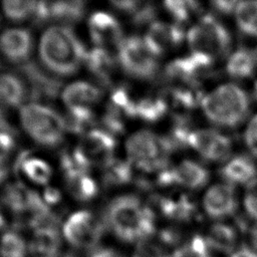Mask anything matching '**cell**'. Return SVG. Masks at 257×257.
Segmentation results:
<instances>
[{"instance_id": "603a6c76", "label": "cell", "mask_w": 257, "mask_h": 257, "mask_svg": "<svg viewBox=\"0 0 257 257\" xmlns=\"http://www.w3.org/2000/svg\"><path fill=\"white\" fill-rule=\"evenodd\" d=\"M28 98L25 80L14 73H0V103L8 107H18Z\"/></svg>"}, {"instance_id": "8d00e7d4", "label": "cell", "mask_w": 257, "mask_h": 257, "mask_svg": "<svg viewBox=\"0 0 257 257\" xmlns=\"http://www.w3.org/2000/svg\"><path fill=\"white\" fill-rule=\"evenodd\" d=\"M242 206L248 217L257 222V178L245 187Z\"/></svg>"}, {"instance_id": "4dcf8cb0", "label": "cell", "mask_w": 257, "mask_h": 257, "mask_svg": "<svg viewBox=\"0 0 257 257\" xmlns=\"http://www.w3.org/2000/svg\"><path fill=\"white\" fill-rule=\"evenodd\" d=\"M83 16V5L77 0H52V21L68 26Z\"/></svg>"}, {"instance_id": "b9f144b4", "label": "cell", "mask_w": 257, "mask_h": 257, "mask_svg": "<svg viewBox=\"0 0 257 257\" xmlns=\"http://www.w3.org/2000/svg\"><path fill=\"white\" fill-rule=\"evenodd\" d=\"M43 201L44 203L49 207L51 205H56L61 200V194L60 192L53 188V187H47L43 194Z\"/></svg>"}, {"instance_id": "f546056e", "label": "cell", "mask_w": 257, "mask_h": 257, "mask_svg": "<svg viewBox=\"0 0 257 257\" xmlns=\"http://www.w3.org/2000/svg\"><path fill=\"white\" fill-rule=\"evenodd\" d=\"M102 169V182L106 187L122 186L134 180L135 169L128 160L113 159Z\"/></svg>"}, {"instance_id": "ee69618b", "label": "cell", "mask_w": 257, "mask_h": 257, "mask_svg": "<svg viewBox=\"0 0 257 257\" xmlns=\"http://www.w3.org/2000/svg\"><path fill=\"white\" fill-rule=\"evenodd\" d=\"M89 257H125L123 254L112 248H95Z\"/></svg>"}, {"instance_id": "8fae6325", "label": "cell", "mask_w": 257, "mask_h": 257, "mask_svg": "<svg viewBox=\"0 0 257 257\" xmlns=\"http://www.w3.org/2000/svg\"><path fill=\"white\" fill-rule=\"evenodd\" d=\"M115 146L114 137L101 128H90L83 135L76 149L89 169L91 167L104 168L114 159Z\"/></svg>"}, {"instance_id": "681fc988", "label": "cell", "mask_w": 257, "mask_h": 257, "mask_svg": "<svg viewBox=\"0 0 257 257\" xmlns=\"http://www.w3.org/2000/svg\"><path fill=\"white\" fill-rule=\"evenodd\" d=\"M5 225V219H4V217L1 215V213H0V228L1 227H3Z\"/></svg>"}, {"instance_id": "7dc6e473", "label": "cell", "mask_w": 257, "mask_h": 257, "mask_svg": "<svg viewBox=\"0 0 257 257\" xmlns=\"http://www.w3.org/2000/svg\"><path fill=\"white\" fill-rule=\"evenodd\" d=\"M9 123L6 121V117H5V113L3 112V110L0 108V130L7 126Z\"/></svg>"}, {"instance_id": "83f0119b", "label": "cell", "mask_w": 257, "mask_h": 257, "mask_svg": "<svg viewBox=\"0 0 257 257\" xmlns=\"http://www.w3.org/2000/svg\"><path fill=\"white\" fill-rule=\"evenodd\" d=\"M204 93L205 91H201L196 86V83H182V85L171 89V104L187 113L198 106L200 107Z\"/></svg>"}, {"instance_id": "2e32d148", "label": "cell", "mask_w": 257, "mask_h": 257, "mask_svg": "<svg viewBox=\"0 0 257 257\" xmlns=\"http://www.w3.org/2000/svg\"><path fill=\"white\" fill-rule=\"evenodd\" d=\"M2 201L7 209L16 216L29 214V217L44 204L43 199L38 193L20 182H14L5 187Z\"/></svg>"}, {"instance_id": "484cf974", "label": "cell", "mask_w": 257, "mask_h": 257, "mask_svg": "<svg viewBox=\"0 0 257 257\" xmlns=\"http://www.w3.org/2000/svg\"><path fill=\"white\" fill-rule=\"evenodd\" d=\"M233 17L237 29L242 34L257 38V0H240Z\"/></svg>"}, {"instance_id": "d590c367", "label": "cell", "mask_w": 257, "mask_h": 257, "mask_svg": "<svg viewBox=\"0 0 257 257\" xmlns=\"http://www.w3.org/2000/svg\"><path fill=\"white\" fill-rule=\"evenodd\" d=\"M242 137L248 152L251 156L257 158V113L250 115L245 122Z\"/></svg>"}, {"instance_id": "e575fe53", "label": "cell", "mask_w": 257, "mask_h": 257, "mask_svg": "<svg viewBox=\"0 0 257 257\" xmlns=\"http://www.w3.org/2000/svg\"><path fill=\"white\" fill-rule=\"evenodd\" d=\"M132 24L136 27H143L145 25H151L155 22L156 8L154 4L149 0H143L137 8L131 12Z\"/></svg>"}, {"instance_id": "4316f807", "label": "cell", "mask_w": 257, "mask_h": 257, "mask_svg": "<svg viewBox=\"0 0 257 257\" xmlns=\"http://www.w3.org/2000/svg\"><path fill=\"white\" fill-rule=\"evenodd\" d=\"M170 102L161 94L147 95L138 99L137 117L147 122H157L168 112Z\"/></svg>"}, {"instance_id": "ac0fdd59", "label": "cell", "mask_w": 257, "mask_h": 257, "mask_svg": "<svg viewBox=\"0 0 257 257\" xmlns=\"http://www.w3.org/2000/svg\"><path fill=\"white\" fill-rule=\"evenodd\" d=\"M222 180L237 187H246L257 178V166L248 155H233L222 164Z\"/></svg>"}, {"instance_id": "6da1fadb", "label": "cell", "mask_w": 257, "mask_h": 257, "mask_svg": "<svg viewBox=\"0 0 257 257\" xmlns=\"http://www.w3.org/2000/svg\"><path fill=\"white\" fill-rule=\"evenodd\" d=\"M42 66L56 76L75 74L85 62L87 50L69 26L48 27L38 45Z\"/></svg>"}, {"instance_id": "ba28073f", "label": "cell", "mask_w": 257, "mask_h": 257, "mask_svg": "<svg viewBox=\"0 0 257 257\" xmlns=\"http://www.w3.org/2000/svg\"><path fill=\"white\" fill-rule=\"evenodd\" d=\"M104 220L82 210L71 214L63 224V236L74 248L94 250L104 233Z\"/></svg>"}, {"instance_id": "9c48e42d", "label": "cell", "mask_w": 257, "mask_h": 257, "mask_svg": "<svg viewBox=\"0 0 257 257\" xmlns=\"http://www.w3.org/2000/svg\"><path fill=\"white\" fill-rule=\"evenodd\" d=\"M233 147L232 139L217 127L194 128L189 140V148L210 163H225L233 156Z\"/></svg>"}, {"instance_id": "f1b7e54d", "label": "cell", "mask_w": 257, "mask_h": 257, "mask_svg": "<svg viewBox=\"0 0 257 257\" xmlns=\"http://www.w3.org/2000/svg\"><path fill=\"white\" fill-rule=\"evenodd\" d=\"M206 241L211 248L218 251H229L232 253L237 247V233L235 229L223 221L217 222L209 228Z\"/></svg>"}, {"instance_id": "7a4b0ae2", "label": "cell", "mask_w": 257, "mask_h": 257, "mask_svg": "<svg viewBox=\"0 0 257 257\" xmlns=\"http://www.w3.org/2000/svg\"><path fill=\"white\" fill-rule=\"evenodd\" d=\"M200 108L215 127L235 128L250 117L251 97L239 83L222 82L204 93Z\"/></svg>"}, {"instance_id": "d4e9b609", "label": "cell", "mask_w": 257, "mask_h": 257, "mask_svg": "<svg viewBox=\"0 0 257 257\" xmlns=\"http://www.w3.org/2000/svg\"><path fill=\"white\" fill-rule=\"evenodd\" d=\"M64 182L69 194L77 201L87 202L97 194V185L88 172L64 174Z\"/></svg>"}, {"instance_id": "d6986e66", "label": "cell", "mask_w": 257, "mask_h": 257, "mask_svg": "<svg viewBox=\"0 0 257 257\" xmlns=\"http://www.w3.org/2000/svg\"><path fill=\"white\" fill-rule=\"evenodd\" d=\"M175 183L189 190L204 188L210 179L208 169L193 159H184L173 167Z\"/></svg>"}, {"instance_id": "7402d4cb", "label": "cell", "mask_w": 257, "mask_h": 257, "mask_svg": "<svg viewBox=\"0 0 257 257\" xmlns=\"http://www.w3.org/2000/svg\"><path fill=\"white\" fill-rule=\"evenodd\" d=\"M61 245L58 228L45 227L34 230L28 250L32 257H59Z\"/></svg>"}, {"instance_id": "60d3db41", "label": "cell", "mask_w": 257, "mask_h": 257, "mask_svg": "<svg viewBox=\"0 0 257 257\" xmlns=\"http://www.w3.org/2000/svg\"><path fill=\"white\" fill-rule=\"evenodd\" d=\"M240 0H211L214 9L222 14H233Z\"/></svg>"}, {"instance_id": "44dd1931", "label": "cell", "mask_w": 257, "mask_h": 257, "mask_svg": "<svg viewBox=\"0 0 257 257\" xmlns=\"http://www.w3.org/2000/svg\"><path fill=\"white\" fill-rule=\"evenodd\" d=\"M116 60L112 52L94 46L87 51L84 64L102 85L107 86L111 84Z\"/></svg>"}, {"instance_id": "7c38bea8", "label": "cell", "mask_w": 257, "mask_h": 257, "mask_svg": "<svg viewBox=\"0 0 257 257\" xmlns=\"http://www.w3.org/2000/svg\"><path fill=\"white\" fill-rule=\"evenodd\" d=\"M19 70L28 88V98L34 102L38 100H50L57 97L61 80L43 69L34 61H28L19 66Z\"/></svg>"}, {"instance_id": "f6af8a7d", "label": "cell", "mask_w": 257, "mask_h": 257, "mask_svg": "<svg viewBox=\"0 0 257 257\" xmlns=\"http://www.w3.org/2000/svg\"><path fill=\"white\" fill-rule=\"evenodd\" d=\"M229 257H257V251L252 249L250 246L237 247Z\"/></svg>"}, {"instance_id": "f35d334b", "label": "cell", "mask_w": 257, "mask_h": 257, "mask_svg": "<svg viewBox=\"0 0 257 257\" xmlns=\"http://www.w3.org/2000/svg\"><path fill=\"white\" fill-rule=\"evenodd\" d=\"M133 257H170V256L166 254L160 246H158L154 242H151L149 239H146L139 243Z\"/></svg>"}, {"instance_id": "30bf717a", "label": "cell", "mask_w": 257, "mask_h": 257, "mask_svg": "<svg viewBox=\"0 0 257 257\" xmlns=\"http://www.w3.org/2000/svg\"><path fill=\"white\" fill-rule=\"evenodd\" d=\"M235 188L223 180L207 186L201 200L203 212L217 222L234 215L239 205Z\"/></svg>"}, {"instance_id": "ab89813d", "label": "cell", "mask_w": 257, "mask_h": 257, "mask_svg": "<svg viewBox=\"0 0 257 257\" xmlns=\"http://www.w3.org/2000/svg\"><path fill=\"white\" fill-rule=\"evenodd\" d=\"M17 144L16 132L9 124L0 130V154L7 155Z\"/></svg>"}, {"instance_id": "836d02e7", "label": "cell", "mask_w": 257, "mask_h": 257, "mask_svg": "<svg viewBox=\"0 0 257 257\" xmlns=\"http://www.w3.org/2000/svg\"><path fill=\"white\" fill-rule=\"evenodd\" d=\"M28 245L23 237L15 231L5 232L0 239L1 257H26Z\"/></svg>"}, {"instance_id": "5bb4252c", "label": "cell", "mask_w": 257, "mask_h": 257, "mask_svg": "<svg viewBox=\"0 0 257 257\" xmlns=\"http://www.w3.org/2000/svg\"><path fill=\"white\" fill-rule=\"evenodd\" d=\"M186 33L180 23L155 21L149 26L144 38L149 47L160 57L186 41Z\"/></svg>"}, {"instance_id": "3957f363", "label": "cell", "mask_w": 257, "mask_h": 257, "mask_svg": "<svg viewBox=\"0 0 257 257\" xmlns=\"http://www.w3.org/2000/svg\"><path fill=\"white\" fill-rule=\"evenodd\" d=\"M153 211L139 198L125 195L115 198L106 210L105 223L113 234L124 242H141L154 233Z\"/></svg>"}, {"instance_id": "4fadbf2b", "label": "cell", "mask_w": 257, "mask_h": 257, "mask_svg": "<svg viewBox=\"0 0 257 257\" xmlns=\"http://www.w3.org/2000/svg\"><path fill=\"white\" fill-rule=\"evenodd\" d=\"M89 36L95 47H99L112 52L118 50L124 40L122 28L118 20L111 14L98 11L88 19Z\"/></svg>"}, {"instance_id": "ffe728a7", "label": "cell", "mask_w": 257, "mask_h": 257, "mask_svg": "<svg viewBox=\"0 0 257 257\" xmlns=\"http://www.w3.org/2000/svg\"><path fill=\"white\" fill-rule=\"evenodd\" d=\"M225 71L234 80L251 78L257 71L255 51L244 47L232 50L226 58Z\"/></svg>"}, {"instance_id": "d6a6232c", "label": "cell", "mask_w": 257, "mask_h": 257, "mask_svg": "<svg viewBox=\"0 0 257 257\" xmlns=\"http://www.w3.org/2000/svg\"><path fill=\"white\" fill-rule=\"evenodd\" d=\"M164 7L174 22L184 24L199 10L198 0H164Z\"/></svg>"}, {"instance_id": "74e56055", "label": "cell", "mask_w": 257, "mask_h": 257, "mask_svg": "<svg viewBox=\"0 0 257 257\" xmlns=\"http://www.w3.org/2000/svg\"><path fill=\"white\" fill-rule=\"evenodd\" d=\"M31 20L33 21V24L37 26L52 21V0H38Z\"/></svg>"}, {"instance_id": "7bdbcfd3", "label": "cell", "mask_w": 257, "mask_h": 257, "mask_svg": "<svg viewBox=\"0 0 257 257\" xmlns=\"http://www.w3.org/2000/svg\"><path fill=\"white\" fill-rule=\"evenodd\" d=\"M142 1L143 0H109L114 7L126 12L134 11Z\"/></svg>"}, {"instance_id": "8992f818", "label": "cell", "mask_w": 257, "mask_h": 257, "mask_svg": "<svg viewBox=\"0 0 257 257\" xmlns=\"http://www.w3.org/2000/svg\"><path fill=\"white\" fill-rule=\"evenodd\" d=\"M125 150L134 168L145 174L165 169L172 153L164 136L149 130L133 134L126 140Z\"/></svg>"}, {"instance_id": "bcb514c9", "label": "cell", "mask_w": 257, "mask_h": 257, "mask_svg": "<svg viewBox=\"0 0 257 257\" xmlns=\"http://www.w3.org/2000/svg\"><path fill=\"white\" fill-rule=\"evenodd\" d=\"M248 240H249V245L252 249L257 251V222H254L253 225L249 229L248 233Z\"/></svg>"}, {"instance_id": "9a60e30c", "label": "cell", "mask_w": 257, "mask_h": 257, "mask_svg": "<svg viewBox=\"0 0 257 257\" xmlns=\"http://www.w3.org/2000/svg\"><path fill=\"white\" fill-rule=\"evenodd\" d=\"M32 49L33 38L26 28H8L0 35V53L14 64L20 66L30 61Z\"/></svg>"}, {"instance_id": "5b68a950", "label": "cell", "mask_w": 257, "mask_h": 257, "mask_svg": "<svg viewBox=\"0 0 257 257\" xmlns=\"http://www.w3.org/2000/svg\"><path fill=\"white\" fill-rule=\"evenodd\" d=\"M186 42L192 52L216 61L232 51L233 39L229 29L216 16L204 14L187 30Z\"/></svg>"}, {"instance_id": "e0dca14e", "label": "cell", "mask_w": 257, "mask_h": 257, "mask_svg": "<svg viewBox=\"0 0 257 257\" xmlns=\"http://www.w3.org/2000/svg\"><path fill=\"white\" fill-rule=\"evenodd\" d=\"M102 97V90L85 80L74 81L65 86L61 98L68 110H90Z\"/></svg>"}, {"instance_id": "c3c4849f", "label": "cell", "mask_w": 257, "mask_h": 257, "mask_svg": "<svg viewBox=\"0 0 257 257\" xmlns=\"http://www.w3.org/2000/svg\"><path fill=\"white\" fill-rule=\"evenodd\" d=\"M253 95H254L255 99L257 100V79L255 80L254 85H253Z\"/></svg>"}, {"instance_id": "f907efd6", "label": "cell", "mask_w": 257, "mask_h": 257, "mask_svg": "<svg viewBox=\"0 0 257 257\" xmlns=\"http://www.w3.org/2000/svg\"><path fill=\"white\" fill-rule=\"evenodd\" d=\"M77 1H79V2H81V3H83V1H85V0H77Z\"/></svg>"}, {"instance_id": "52a82bcc", "label": "cell", "mask_w": 257, "mask_h": 257, "mask_svg": "<svg viewBox=\"0 0 257 257\" xmlns=\"http://www.w3.org/2000/svg\"><path fill=\"white\" fill-rule=\"evenodd\" d=\"M117 61L125 73L141 80H151L159 71V56L140 36L124 38L117 50Z\"/></svg>"}, {"instance_id": "277c9868", "label": "cell", "mask_w": 257, "mask_h": 257, "mask_svg": "<svg viewBox=\"0 0 257 257\" xmlns=\"http://www.w3.org/2000/svg\"><path fill=\"white\" fill-rule=\"evenodd\" d=\"M19 118L24 132L36 144L54 148L62 143L66 132L64 117L52 107L30 102L20 107Z\"/></svg>"}, {"instance_id": "1f68e13d", "label": "cell", "mask_w": 257, "mask_h": 257, "mask_svg": "<svg viewBox=\"0 0 257 257\" xmlns=\"http://www.w3.org/2000/svg\"><path fill=\"white\" fill-rule=\"evenodd\" d=\"M38 0H2L5 16L13 22L32 19Z\"/></svg>"}, {"instance_id": "cb8c5ba5", "label": "cell", "mask_w": 257, "mask_h": 257, "mask_svg": "<svg viewBox=\"0 0 257 257\" xmlns=\"http://www.w3.org/2000/svg\"><path fill=\"white\" fill-rule=\"evenodd\" d=\"M15 171H21L23 175L35 184L45 185L52 176L50 165L39 158L32 157L29 152H22L14 162Z\"/></svg>"}]
</instances>
